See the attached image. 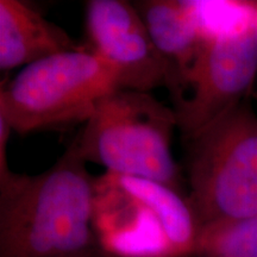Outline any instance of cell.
<instances>
[{
    "label": "cell",
    "instance_id": "6da1fadb",
    "mask_svg": "<svg viewBox=\"0 0 257 257\" xmlns=\"http://www.w3.org/2000/svg\"><path fill=\"white\" fill-rule=\"evenodd\" d=\"M74 142L0 198V257H106L95 229V179Z\"/></svg>",
    "mask_w": 257,
    "mask_h": 257
},
{
    "label": "cell",
    "instance_id": "7a4b0ae2",
    "mask_svg": "<svg viewBox=\"0 0 257 257\" xmlns=\"http://www.w3.org/2000/svg\"><path fill=\"white\" fill-rule=\"evenodd\" d=\"M95 229L106 257L195 255L200 225L187 197L155 180L95 179Z\"/></svg>",
    "mask_w": 257,
    "mask_h": 257
},
{
    "label": "cell",
    "instance_id": "3957f363",
    "mask_svg": "<svg viewBox=\"0 0 257 257\" xmlns=\"http://www.w3.org/2000/svg\"><path fill=\"white\" fill-rule=\"evenodd\" d=\"M175 127V110L149 92L117 88L99 100L73 142L86 162L106 172L155 180L182 193L170 149Z\"/></svg>",
    "mask_w": 257,
    "mask_h": 257
},
{
    "label": "cell",
    "instance_id": "277c9868",
    "mask_svg": "<svg viewBox=\"0 0 257 257\" xmlns=\"http://www.w3.org/2000/svg\"><path fill=\"white\" fill-rule=\"evenodd\" d=\"M187 141V198L200 227L257 214V115L248 99Z\"/></svg>",
    "mask_w": 257,
    "mask_h": 257
},
{
    "label": "cell",
    "instance_id": "5b68a950",
    "mask_svg": "<svg viewBox=\"0 0 257 257\" xmlns=\"http://www.w3.org/2000/svg\"><path fill=\"white\" fill-rule=\"evenodd\" d=\"M117 88L113 69L83 46L24 67L0 91V118L21 135L85 123Z\"/></svg>",
    "mask_w": 257,
    "mask_h": 257
},
{
    "label": "cell",
    "instance_id": "8992f818",
    "mask_svg": "<svg viewBox=\"0 0 257 257\" xmlns=\"http://www.w3.org/2000/svg\"><path fill=\"white\" fill-rule=\"evenodd\" d=\"M257 75V12L208 37L193 72L188 94L175 107L178 127L192 138L245 99Z\"/></svg>",
    "mask_w": 257,
    "mask_h": 257
},
{
    "label": "cell",
    "instance_id": "52a82bcc",
    "mask_svg": "<svg viewBox=\"0 0 257 257\" xmlns=\"http://www.w3.org/2000/svg\"><path fill=\"white\" fill-rule=\"evenodd\" d=\"M86 32L87 48L113 69L120 88L150 92L167 85V64L135 5L89 0Z\"/></svg>",
    "mask_w": 257,
    "mask_h": 257
},
{
    "label": "cell",
    "instance_id": "ba28073f",
    "mask_svg": "<svg viewBox=\"0 0 257 257\" xmlns=\"http://www.w3.org/2000/svg\"><path fill=\"white\" fill-rule=\"evenodd\" d=\"M135 6L167 64L166 87L178 107L188 94L193 72L207 40L198 22L194 4L143 0L135 3Z\"/></svg>",
    "mask_w": 257,
    "mask_h": 257
},
{
    "label": "cell",
    "instance_id": "9c48e42d",
    "mask_svg": "<svg viewBox=\"0 0 257 257\" xmlns=\"http://www.w3.org/2000/svg\"><path fill=\"white\" fill-rule=\"evenodd\" d=\"M68 32L21 0H0V69L81 49Z\"/></svg>",
    "mask_w": 257,
    "mask_h": 257
},
{
    "label": "cell",
    "instance_id": "30bf717a",
    "mask_svg": "<svg viewBox=\"0 0 257 257\" xmlns=\"http://www.w3.org/2000/svg\"><path fill=\"white\" fill-rule=\"evenodd\" d=\"M195 255L257 257V214L217 221L200 227Z\"/></svg>",
    "mask_w": 257,
    "mask_h": 257
},
{
    "label": "cell",
    "instance_id": "8fae6325",
    "mask_svg": "<svg viewBox=\"0 0 257 257\" xmlns=\"http://www.w3.org/2000/svg\"><path fill=\"white\" fill-rule=\"evenodd\" d=\"M253 5H255V9H256V12H257V2H253Z\"/></svg>",
    "mask_w": 257,
    "mask_h": 257
}]
</instances>
